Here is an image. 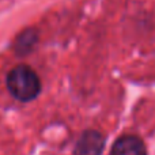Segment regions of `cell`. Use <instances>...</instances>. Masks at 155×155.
Segmentation results:
<instances>
[{
  "label": "cell",
  "instance_id": "2",
  "mask_svg": "<svg viewBox=\"0 0 155 155\" xmlns=\"http://www.w3.org/2000/svg\"><path fill=\"white\" fill-rule=\"evenodd\" d=\"M105 147V137L98 131H86L75 146V155H101Z\"/></svg>",
  "mask_w": 155,
  "mask_h": 155
},
{
  "label": "cell",
  "instance_id": "1",
  "mask_svg": "<svg viewBox=\"0 0 155 155\" xmlns=\"http://www.w3.org/2000/svg\"><path fill=\"white\" fill-rule=\"evenodd\" d=\"M8 91L22 102L34 99L41 91L38 75L27 65H18L7 75Z\"/></svg>",
  "mask_w": 155,
  "mask_h": 155
},
{
  "label": "cell",
  "instance_id": "4",
  "mask_svg": "<svg viewBox=\"0 0 155 155\" xmlns=\"http://www.w3.org/2000/svg\"><path fill=\"white\" fill-rule=\"evenodd\" d=\"M35 41H37V34L33 30H26L25 33H22L18 37L15 42V49L19 54H26L27 52H30L34 46Z\"/></svg>",
  "mask_w": 155,
  "mask_h": 155
},
{
  "label": "cell",
  "instance_id": "3",
  "mask_svg": "<svg viewBox=\"0 0 155 155\" xmlns=\"http://www.w3.org/2000/svg\"><path fill=\"white\" fill-rule=\"evenodd\" d=\"M110 155H147V150L140 137L125 135L116 140Z\"/></svg>",
  "mask_w": 155,
  "mask_h": 155
}]
</instances>
